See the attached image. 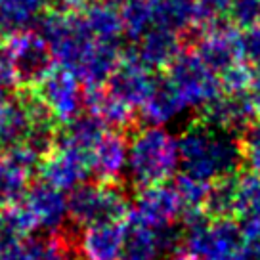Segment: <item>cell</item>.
<instances>
[{
    "label": "cell",
    "instance_id": "cell-1",
    "mask_svg": "<svg viewBox=\"0 0 260 260\" xmlns=\"http://www.w3.org/2000/svg\"><path fill=\"white\" fill-rule=\"evenodd\" d=\"M180 169L203 182L234 176L243 167L241 138L197 121L187 124L178 136Z\"/></svg>",
    "mask_w": 260,
    "mask_h": 260
},
{
    "label": "cell",
    "instance_id": "cell-2",
    "mask_svg": "<svg viewBox=\"0 0 260 260\" xmlns=\"http://www.w3.org/2000/svg\"><path fill=\"white\" fill-rule=\"evenodd\" d=\"M180 169L178 138L165 126L146 124L128 140L126 176L132 186L169 182Z\"/></svg>",
    "mask_w": 260,
    "mask_h": 260
},
{
    "label": "cell",
    "instance_id": "cell-3",
    "mask_svg": "<svg viewBox=\"0 0 260 260\" xmlns=\"http://www.w3.org/2000/svg\"><path fill=\"white\" fill-rule=\"evenodd\" d=\"M35 27L50 46L54 61L73 75L86 63L100 42L86 27L81 12L48 8Z\"/></svg>",
    "mask_w": 260,
    "mask_h": 260
},
{
    "label": "cell",
    "instance_id": "cell-4",
    "mask_svg": "<svg viewBox=\"0 0 260 260\" xmlns=\"http://www.w3.org/2000/svg\"><path fill=\"white\" fill-rule=\"evenodd\" d=\"M69 220L77 226L102 222H122L130 212V201L119 182H82L67 193Z\"/></svg>",
    "mask_w": 260,
    "mask_h": 260
},
{
    "label": "cell",
    "instance_id": "cell-5",
    "mask_svg": "<svg viewBox=\"0 0 260 260\" xmlns=\"http://www.w3.org/2000/svg\"><path fill=\"white\" fill-rule=\"evenodd\" d=\"M167 71V79L176 88L182 102L189 109H203L211 100L222 94L218 73L203 63V59L193 50H180V54L172 59Z\"/></svg>",
    "mask_w": 260,
    "mask_h": 260
},
{
    "label": "cell",
    "instance_id": "cell-6",
    "mask_svg": "<svg viewBox=\"0 0 260 260\" xmlns=\"http://www.w3.org/2000/svg\"><path fill=\"white\" fill-rule=\"evenodd\" d=\"M10 59L16 71L17 86L35 88L56 67L50 46L39 31L25 29L4 39Z\"/></svg>",
    "mask_w": 260,
    "mask_h": 260
},
{
    "label": "cell",
    "instance_id": "cell-7",
    "mask_svg": "<svg viewBox=\"0 0 260 260\" xmlns=\"http://www.w3.org/2000/svg\"><path fill=\"white\" fill-rule=\"evenodd\" d=\"M32 92L57 124H67L82 115L84 90L81 81L65 67H54Z\"/></svg>",
    "mask_w": 260,
    "mask_h": 260
},
{
    "label": "cell",
    "instance_id": "cell-8",
    "mask_svg": "<svg viewBox=\"0 0 260 260\" xmlns=\"http://www.w3.org/2000/svg\"><path fill=\"white\" fill-rule=\"evenodd\" d=\"M92 153L94 151L56 142L54 149L42 159L37 174L41 176L42 182L69 193L79 184L86 182L90 174H94Z\"/></svg>",
    "mask_w": 260,
    "mask_h": 260
},
{
    "label": "cell",
    "instance_id": "cell-9",
    "mask_svg": "<svg viewBox=\"0 0 260 260\" xmlns=\"http://www.w3.org/2000/svg\"><path fill=\"white\" fill-rule=\"evenodd\" d=\"M21 203L31 212L37 232H44L46 236L56 237L69 222L67 191H61L42 180L27 186Z\"/></svg>",
    "mask_w": 260,
    "mask_h": 260
},
{
    "label": "cell",
    "instance_id": "cell-10",
    "mask_svg": "<svg viewBox=\"0 0 260 260\" xmlns=\"http://www.w3.org/2000/svg\"><path fill=\"white\" fill-rule=\"evenodd\" d=\"M132 212L151 228L176 224L184 214V205L174 184L161 182L138 187Z\"/></svg>",
    "mask_w": 260,
    "mask_h": 260
},
{
    "label": "cell",
    "instance_id": "cell-11",
    "mask_svg": "<svg viewBox=\"0 0 260 260\" xmlns=\"http://www.w3.org/2000/svg\"><path fill=\"white\" fill-rule=\"evenodd\" d=\"M153 81V71L147 69L144 63H140V59L132 54V50L126 48L122 50L121 61L115 67L106 86L115 98L122 100L130 107L138 109L149 94Z\"/></svg>",
    "mask_w": 260,
    "mask_h": 260
},
{
    "label": "cell",
    "instance_id": "cell-12",
    "mask_svg": "<svg viewBox=\"0 0 260 260\" xmlns=\"http://www.w3.org/2000/svg\"><path fill=\"white\" fill-rule=\"evenodd\" d=\"M193 52L203 59L207 67H211L214 73H220L228 65L237 61V27L222 21V17L212 21L211 25L197 31Z\"/></svg>",
    "mask_w": 260,
    "mask_h": 260
},
{
    "label": "cell",
    "instance_id": "cell-13",
    "mask_svg": "<svg viewBox=\"0 0 260 260\" xmlns=\"http://www.w3.org/2000/svg\"><path fill=\"white\" fill-rule=\"evenodd\" d=\"M254 119L249 94H226L222 92L201 109V119L207 126L224 132H243Z\"/></svg>",
    "mask_w": 260,
    "mask_h": 260
},
{
    "label": "cell",
    "instance_id": "cell-14",
    "mask_svg": "<svg viewBox=\"0 0 260 260\" xmlns=\"http://www.w3.org/2000/svg\"><path fill=\"white\" fill-rule=\"evenodd\" d=\"M132 54L138 57L140 63H144L151 71L167 69L174 57L182 50V37L180 32L172 31L162 25H151L134 46H130Z\"/></svg>",
    "mask_w": 260,
    "mask_h": 260
},
{
    "label": "cell",
    "instance_id": "cell-15",
    "mask_svg": "<svg viewBox=\"0 0 260 260\" xmlns=\"http://www.w3.org/2000/svg\"><path fill=\"white\" fill-rule=\"evenodd\" d=\"M122 239V222H102L82 228L75 247L81 260H119Z\"/></svg>",
    "mask_w": 260,
    "mask_h": 260
},
{
    "label": "cell",
    "instance_id": "cell-16",
    "mask_svg": "<svg viewBox=\"0 0 260 260\" xmlns=\"http://www.w3.org/2000/svg\"><path fill=\"white\" fill-rule=\"evenodd\" d=\"M128 140L122 130L107 128L94 147L92 172L102 182H119L126 174Z\"/></svg>",
    "mask_w": 260,
    "mask_h": 260
},
{
    "label": "cell",
    "instance_id": "cell-17",
    "mask_svg": "<svg viewBox=\"0 0 260 260\" xmlns=\"http://www.w3.org/2000/svg\"><path fill=\"white\" fill-rule=\"evenodd\" d=\"M138 109L142 119L147 124L155 126H165L169 122H174L187 111L186 104L182 102L180 94L167 77H155L153 86Z\"/></svg>",
    "mask_w": 260,
    "mask_h": 260
},
{
    "label": "cell",
    "instance_id": "cell-18",
    "mask_svg": "<svg viewBox=\"0 0 260 260\" xmlns=\"http://www.w3.org/2000/svg\"><path fill=\"white\" fill-rule=\"evenodd\" d=\"M234 216L245 241L260 239V174L249 171L237 176Z\"/></svg>",
    "mask_w": 260,
    "mask_h": 260
},
{
    "label": "cell",
    "instance_id": "cell-19",
    "mask_svg": "<svg viewBox=\"0 0 260 260\" xmlns=\"http://www.w3.org/2000/svg\"><path fill=\"white\" fill-rule=\"evenodd\" d=\"M122 226H124V239L119 260H161L165 256L157 228L142 222L132 212V209L128 216L122 220Z\"/></svg>",
    "mask_w": 260,
    "mask_h": 260
},
{
    "label": "cell",
    "instance_id": "cell-20",
    "mask_svg": "<svg viewBox=\"0 0 260 260\" xmlns=\"http://www.w3.org/2000/svg\"><path fill=\"white\" fill-rule=\"evenodd\" d=\"M84 109H88V113L96 115L106 124V128L124 130L130 128L136 121L134 107L115 98L106 86L84 90Z\"/></svg>",
    "mask_w": 260,
    "mask_h": 260
},
{
    "label": "cell",
    "instance_id": "cell-21",
    "mask_svg": "<svg viewBox=\"0 0 260 260\" xmlns=\"http://www.w3.org/2000/svg\"><path fill=\"white\" fill-rule=\"evenodd\" d=\"M50 8V0H0V37L31 29Z\"/></svg>",
    "mask_w": 260,
    "mask_h": 260
},
{
    "label": "cell",
    "instance_id": "cell-22",
    "mask_svg": "<svg viewBox=\"0 0 260 260\" xmlns=\"http://www.w3.org/2000/svg\"><path fill=\"white\" fill-rule=\"evenodd\" d=\"M81 16L98 41L121 42L124 37L121 12L104 0H88L86 6L81 10Z\"/></svg>",
    "mask_w": 260,
    "mask_h": 260
},
{
    "label": "cell",
    "instance_id": "cell-23",
    "mask_svg": "<svg viewBox=\"0 0 260 260\" xmlns=\"http://www.w3.org/2000/svg\"><path fill=\"white\" fill-rule=\"evenodd\" d=\"M237 197V174L214 180L209 187L203 209L211 218H234Z\"/></svg>",
    "mask_w": 260,
    "mask_h": 260
},
{
    "label": "cell",
    "instance_id": "cell-24",
    "mask_svg": "<svg viewBox=\"0 0 260 260\" xmlns=\"http://www.w3.org/2000/svg\"><path fill=\"white\" fill-rule=\"evenodd\" d=\"M119 12H121L124 37L132 42L138 41L151 25H155L153 8L149 0H128L119 8Z\"/></svg>",
    "mask_w": 260,
    "mask_h": 260
},
{
    "label": "cell",
    "instance_id": "cell-25",
    "mask_svg": "<svg viewBox=\"0 0 260 260\" xmlns=\"http://www.w3.org/2000/svg\"><path fill=\"white\" fill-rule=\"evenodd\" d=\"M254 67L245 61H234L218 73L222 92L226 94H249Z\"/></svg>",
    "mask_w": 260,
    "mask_h": 260
},
{
    "label": "cell",
    "instance_id": "cell-26",
    "mask_svg": "<svg viewBox=\"0 0 260 260\" xmlns=\"http://www.w3.org/2000/svg\"><path fill=\"white\" fill-rule=\"evenodd\" d=\"M174 187H176L180 199H182L184 211H187V209H203L211 184L199 178H193V176H189L186 172H182L180 176H176Z\"/></svg>",
    "mask_w": 260,
    "mask_h": 260
},
{
    "label": "cell",
    "instance_id": "cell-27",
    "mask_svg": "<svg viewBox=\"0 0 260 260\" xmlns=\"http://www.w3.org/2000/svg\"><path fill=\"white\" fill-rule=\"evenodd\" d=\"M237 59L245 63L258 67L260 65V25L237 29L236 37Z\"/></svg>",
    "mask_w": 260,
    "mask_h": 260
},
{
    "label": "cell",
    "instance_id": "cell-28",
    "mask_svg": "<svg viewBox=\"0 0 260 260\" xmlns=\"http://www.w3.org/2000/svg\"><path fill=\"white\" fill-rule=\"evenodd\" d=\"M241 147H243V167H247L254 174H260V121L251 122L241 132Z\"/></svg>",
    "mask_w": 260,
    "mask_h": 260
},
{
    "label": "cell",
    "instance_id": "cell-29",
    "mask_svg": "<svg viewBox=\"0 0 260 260\" xmlns=\"http://www.w3.org/2000/svg\"><path fill=\"white\" fill-rule=\"evenodd\" d=\"M195 2L214 19L224 16L228 12V4H230V0H195Z\"/></svg>",
    "mask_w": 260,
    "mask_h": 260
},
{
    "label": "cell",
    "instance_id": "cell-30",
    "mask_svg": "<svg viewBox=\"0 0 260 260\" xmlns=\"http://www.w3.org/2000/svg\"><path fill=\"white\" fill-rule=\"evenodd\" d=\"M249 98H251L254 117H256V119L260 121V65H258V67H254L251 88H249Z\"/></svg>",
    "mask_w": 260,
    "mask_h": 260
},
{
    "label": "cell",
    "instance_id": "cell-31",
    "mask_svg": "<svg viewBox=\"0 0 260 260\" xmlns=\"http://www.w3.org/2000/svg\"><path fill=\"white\" fill-rule=\"evenodd\" d=\"M224 260H252L251 256H249V252L245 251L243 247L239 249L237 252H234V254H230V256H226Z\"/></svg>",
    "mask_w": 260,
    "mask_h": 260
},
{
    "label": "cell",
    "instance_id": "cell-32",
    "mask_svg": "<svg viewBox=\"0 0 260 260\" xmlns=\"http://www.w3.org/2000/svg\"><path fill=\"white\" fill-rule=\"evenodd\" d=\"M104 2H107V4H111V6H115V8H121L122 4H126L128 0H104Z\"/></svg>",
    "mask_w": 260,
    "mask_h": 260
},
{
    "label": "cell",
    "instance_id": "cell-33",
    "mask_svg": "<svg viewBox=\"0 0 260 260\" xmlns=\"http://www.w3.org/2000/svg\"><path fill=\"white\" fill-rule=\"evenodd\" d=\"M69 260H73V258H69Z\"/></svg>",
    "mask_w": 260,
    "mask_h": 260
}]
</instances>
